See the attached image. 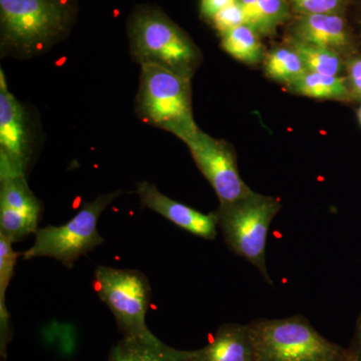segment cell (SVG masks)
Segmentation results:
<instances>
[{"instance_id": "obj_1", "label": "cell", "mask_w": 361, "mask_h": 361, "mask_svg": "<svg viewBox=\"0 0 361 361\" xmlns=\"http://www.w3.org/2000/svg\"><path fill=\"white\" fill-rule=\"evenodd\" d=\"M75 0H0L1 47L20 56L44 52L70 32Z\"/></svg>"}, {"instance_id": "obj_2", "label": "cell", "mask_w": 361, "mask_h": 361, "mask_svg": "<svg viewBox=\"0 0 361 361\" xmlns=\"http://www.w3.org/2000/svg\"><path fill=\"white\" fill-rule=\"evenodd\" d=\"M127 28L130 54L140 65L163 66L191 80L200 63V51L160 7L135 6Z\"/></svg>"}, {"instance_id": "obj_3", "label": "cell", "mask_w": 361, "mask_h": 361, "mask_svg": "<svg viewBox=\"0 0 361 361\" xmlns=\"http://www.w3.org/2000/svg\"><path fill=\"white\" fill-rule=\"evenodd\" d=\"M280 209L279 199L253 192L241 200L220 204L214 212L229 250L257 268L268 283L272 281L266 267V242Z\"/></svg>"}, {"instance_id": "obj_4", "label": "cell", "mask_w": 361, "mask_h": 361, "mask_svg": "<svg viewBox=\"0 0 361 361\" xmlns=\"http://www.w3.org/2000/svg\"><path fill=\"white\" fill-rule=\"evenodd\" d=\"M248 327L259 361H337L345 350L322 336L302 315L261 318Z\"/></svg>"}, {"instance_id": "obj_5", "label": "cell", "mask_w": 361, "mask_h": 361, "mask_svg": "<svg viewBox=\"0 0 361 361\" xmlns=\"http://www.w3.org/2000/svg\"><path fill=\"white\" fill-rule=\"evenodd\" d=\"M137 111L149 125L180 137L198 128L189 78L156 65H141Z\"/></svg>"}, {"instance_id": "obj_6", "label": "cell", "mask_w": 361, "mask_h": 361, "mask_svg": "<svg viewBox=\"0 0 361 361\" xmlns=\"http://www.w3.org/2000/svg\"><path fill=\"white\" fill-rule=\"evenodd\" d=\"M123 192L99 195L85 202L77 215L66 224L47 226L35 232V242L20 253L23 260L39 257L56 259L66 268H73L82 256L94 251L104 239L97 230L102 214Z\"/></svg>"}, {"instance_id": "obj_7", "label": "cell", "mask_w": 361, "mask_h": 361, "mask_svg": "<svg viewBox=\"0 0 361 361\" xmlns=\"http://www.w3.org/2000/svg\"><path fill=\"white\" fill-rule=\"evenodd\" d=\"M92 288L113 313L118 331L123 337L142 336L149 332L146 315L151 303L152 289L144 273L97 266Z\"/></svg>"}, {"instance_id": "obj_8", "label": "cell", "mask_w": 361, "mask_h": 361, "mask_svg": "<svg viewBox=\"0 0 361 361\" xmlns=\"http://www.w3.org/2000/svg\"><path fill=\"white\" fill-rule=\"evenodd\" d=\"M187 145L197 167L208 180L220 204L246 198L253 191L240 176L236 154L230 144L214 139L199 128L180 137Z\"/></svg>"}, {"instance_id": "obj_9", "label": "cell", "mask_w": 361, "mask_h": 361, "mask_svg": "<svg viewBox=\"0 0 361 361\" xmlns=\"http://www.w3.org/2000/svg\"><path fill=\"white\" fill-rule=\"evenodd\" d=\"M32 161V146L25 111L7 89L0 71V177L26 176Z\"/></svg>"}, {"instance_id": "obj_10", "label": "cell", "mask_w": 361, "mask_h": 361, "mask_svg": "<svg viewBox=\"0 0 361 361\" xmlns=\"http://www.w3.org/2000/svg\"><path fill=\"white\" fill-rule=\"evenodd\" d=\"M42 205L26 176L0 177V235L18 243L39 230Z\"/></svg>"}, {"instance_id": "obj_11", "label": "cell", "mask_w": 361, "mask_h": 361, "mask_svg": "<svg viewBox=\"0 0 361 361\" xmlns=\"http://www.w3.org/2000/svg\"><path fill=\"white\" fill-rule=\"evenodd\" d=\"M137 193L142 206L160 214L178 227L209 241L217 237L218 221L215 213L204 214L173 200L149 182L139 183Z\"/></svg>"}, {"instance_id": "obj_12", "label": "cell", "mask_w": 361, "mask_h": 361, "mask_svg": "<svg viewBox=\"0 0 361 361\" xmlns=\"http://www.w3.org/2000/svg\"><path fill=\"white\" fill-rule=\"evenodd\" d=\"M291 39L338 51L344 58L355 56L353 33L343 14L298 16L291 27Z\"/></svg>"}, {"instance_id": "obj_13", "label": "cell", "mask_w": 361, "mask_h": 361, "mask_svg": "<svg viewBox=\"0 0 361 361\" xmlns=\"http://www.w3.org/2000/svg\"><path fill=\"white\" fill-rule=\"evenodd\" d=\"M190 361H259L248 324L225 323L210 343L189 351Z\"/></svg>"}, {"instance_id": "obj_14", "label": "cell", "mask_w": 361, "mask_h": 361, "mask_svg": "<svg viewBox=\"0 0 361 361\" xmlns=\"http://www.w3.org/2000/svg\"><path fill=\"white\" fill-rule=\"evenodd\" d=\"M108 361H190L189 351L171 348L151 331L123 337L111 348Z\"/></svg>"}, {"instance_id": "obj_15", "label": "cell", "mask_w": 361, "mask_h": 361, "mask_svg": "<svg viewBox=\"0 0 361 361\" xmlns=\"http://www.w3.org/2000/svg\"><path fill=\"white\" fill-rule=\"evenodd\" d=\"M245 16V25L259 35H270L288 20L289 0H237Z\"/></svg>"}, {"instance_id": "obj_16", "label": "cell", "mask_w": 361, "mask_h": 361, "mask_svg": "<svg viewBox=\"0 0 361 361\" xmlns=\"http://www.w3.org/2000/svg\"><path fill=\"white\" fill-rule=\"evenodd\" d=\"M293 94L318 99L349 102L353 99L346 78L305 71L288 85Z\"/></svg>"}, {"instance_id": "obj_17", "label": "cell", "mask_w": 361, "mask_h": 361, "mask_svg": "<svg viewBox=\"0 0 361 361\" xmlns=\"http://www.w3.org/2000/svg\"><path fill=\"white\" fill-rule=\"evenodd\" d=\"M13 244L0 235V355L6 358L7 346L13 339L11 315L6 306V291L16 269L20 252L13 250Z\"/></svg>"}, {"instance_id": "obj_18", "label": "cell", "mask_w": 361, "mask_h": 361, "mask_svg": "<svg viewBox=\"0 0 361 361\" xmlns=\"http://www.w3.org/2000/svg\"><path fill=\"white\" fill-rule=\"evenodd\" d=\"M288 44L302 59L307 71L336 77H342L341 73L346 71V59L338 51L293 39H289Z\"/></svg>"}, {"instance_id": "obj_19", "label": "cell", "mask_w": 361, "mask_h": 361, "mask_svg": "<svg viewBox=\"0 0 361 361\" xmlns=\"http://www.w3.org/2000/svg\"><path fill=\"white\" fill-rule=\"evenodd\" d=\"M260 35L248 25H242L221 35V47L226 52L248 65H255L263 58Z\"/></svg>"}, {"instance_id": "obj_20", "label": "cell", "mask_w": 361, "mask_h": 361, "mask_svg": "<svg viewBox=\"0 0 361 361\" xmlns=\"http://www.w3.org/2000/svg\"><path fill=\"white\" fill-rule=\"evenodd\" d=\"M264 68L268 78L287 85L307 71L302 59L289 44L273 49L266 56Z\"/></svg>"}, {"instance_id": "obj_21", "label": "cell", "mask_w": 361, "mask_h": 361, "mask_svg": "<svg viewBox=\"0 0 361 361\" xmlns=\"http://www.w3.org/2000/svg\"><path fill=\"white\" fill-rule=\"evenodd\" d=\"M299 16L313 14H343L348 0H289Z\"/></svg>"}, {"instance_id": "obj_22", "label": "cell", "mask_w": 361, "mask_h": 361, "mask_svg": "<svg viewBox=\"0 0 361 361\" xmlns=\"http://www.w3.org/2000/svg\"><path fill=\"white\" fill-rule=\"evenodd\" d=\"M211 23L214 28L220 33V35H222L240 25H245V16H244L243 9L236 0L231 6L221 11L211 20Z\"/></svg>"}, {"instance_id": "obj_23", "label": "cell", "mask_w": 361, "mask_h": 361, "mask_svg": "<svg viewBox=\"0 0 361 361\" xmlns=\"http://www.w3.org/2000/svg\"><path fill=\"white\" fill-rule=\"evenodd\" d=\"M346 80L351 96L361 99V56H350L346 59Z\"/></svg>"}, {"instance_id": "obj_24", "label": "cell", "mask_w": 361, "mask_h": 361, "mask_svg": "<svg viewBox=\"0 0 361 361\" xmlns=\"http://www.w3.org/2000/svg\"><path fill=\"white\" fill-rule=\"evenodd\" d=\"M236 0H201L200 13L202 18L211 21L226 7L231 6Z\"/></svg>"}, {"instance_id": "obj_25", "label": "cell", "mask_w": 361, "mask_h": 361, "mask_svg": "<svg viewBox=\"0 0 361 361\" xmlns=\"http://www.w3.org/2000/svg\"><path fill=\"white\" fill-rule=\"evenodd\" d=\"M348 350L353 360L361 361V312L356 320L355 334Z\"/></svg>"}, {"instance_id": "obj_26", "label": "cell", "mask_w": 361, "mask_h": 361, "mask_svg": "<svg viewBox=\"0 0 361 361\" xmlns=\"http://www.w3.org/2000/svg\"><path fill=\"white\" fill-rule=\"evenodd\" d=\"M337 361H355V360H353V357H351L350 355H349L348 348H345V350H344V353H342L341 358H339V360Z\"/></svg>"}, {"instance_id": "obj_27", "label": "cell", "mask_w": 361, "mask_h": 361, "mask_svg": "<svg viewBox=\"0 0 361 361\" xmlns=\"http://www.w3.org/2000/svg\"><path fill=\"white\" fill-rule=\"evenodd\" d=\"M357 118H358V122H360L361 126V106L360 108V110L357 111Z\"/></svg>"}, {"instance_id": "obj_28", "label": "cell", "mask_w": 361, "mask_h": 361, "mask_svg": "<svg viewBox=\"0 0 361 361\" xmlns=\"http://www.w3.org/2000/svg\"><path fill=\"white\" fill-rule=\"evenodd\" d=\"M360 27H361V13H360Z\"/></svg>"}, {"instance_id": "obj_29", "label": "cell", "mask_w": 361, "mask_h": 361, "mask_svg": "<svg viewBox=\"0 0 361 361\" xmlns=\"http://www.w3.org/2000/svg\"><path fill=\"white\" fill-rule=\"evenodd\" d=\"M75 1H78V0H75Z\"/></svg>"}]
</instances>
